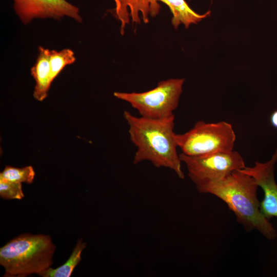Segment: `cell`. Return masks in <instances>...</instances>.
Returning a JSON list of instances; mask_svg holds the SVG:
<instances>
[{
	"instance_id": "13",
	"label": "cell",
	"mask_w": 277,
	"mask_h": 277,
	"mask_svg": "<svg viewBox=\"0 0 277 277\" xmlns=\"http://www.w3.org/2000/svg\"><path fill=\"white\" fill-rule=\"evenodd\" d=\"M35 175L33 167L31 166L23 168L6 166L0 173V178L15 183L31 184Z\"/></svg>"
},
{
	"instance_id": "3",
	"label": "cell",
	"mask_w": 277,
	"mask_h": 277,
	"mask_svg": "<svg viewBox=\"0 0 277 277\" xmlns=\"http://www.w3.org/2000/svg\"><path fill=\"white\" fill-rule=\"evenodd\" d=\"M55 249L49 235L24 233L0 249L4 276L25 277L36 273L42 276L52 265Z\"/></svg>"
},
{
	"instance_id": "11",
	"label": "cell",
	"mask_w": 277,
	"mask_h": 277,
	"mask_svg": "<svg viewBox=\"0 0 277 277\" xmlns=\"http://www.w3.org/2000/svg\"><path fill=\"white\" fill-rule=\"evenodd\" d=\"M86 243L82 239L78 240L75 247L69 259L62 265L53 269L49 268L43 274V277H69L75 267L81 260V253L85 248Z\"/></svg>"
},
{
	"instance_id": "12",
	"label": "cell",
	"mask_w": 277,
	"mask_h": 277,
	"mask_svg": "<svg viewBox=\"0 0 277 277\" xmlns=\"http://www.w3.org/2000/svg\"><path fill=\"white\" fill-rule=\"evenodd\" d=\"M50 66V79L52 83L58 74L67 65L73 64L76 60L73 51L70 49L61 51L48 50Z\"/></svg>"
},
{
	"instance_id": "14",
	"label": "cell",
	"mask_w": 277,
	"mask_h": 277,
	"mask_svg": "<svg viewBox=\"0 0 277 277\" xmlns=\"http://www.w3.org/2000/svg\"><path fill=\"white\" fill-rule=\"evenodd\" d=\"M0 195L5 199H22L24 197L22 183L0 178Z\"/></svg>"
},
{
	"instance_id": "4",
	"label": "cell",
	"mask_w": 277,
	"mask_h": 277,
	"mask_svg": "<svg viewBox=\"0 0 277 277\" xmlns=\"http://www.w3.org/2000/svg\"><path fill=\"white\" fill-rule=\"evenodd\" d=\"M115 7L113 15L120 22V33L123 35L127 25L147 24L150 17L157 16L160 11V2L166 4L172 14L171 23L175 29L183 24L188 28L209 16L210 11L200 14L194 11L185 0H113Z\"/></svg>"
},
{
	"instance_id": "6",
	"label": "cell",
	"mask_w": 277,
	"mask_h": 277,
	"mask_svg": "<svg viewBox=\"0 0 277 277\" xmlns=\"http://www.w3.org/2000/svg\"><path fill=\"white\" fill-rule=\"evenodd\" d=\"M184 82V78H171L159 82L156 87L145 92H115L113 95L130 104L141 116L164 118L174 115Z\"/></svg>"
},
{
	"instance_id": "1",
	"label": "cell",
	"mask_w": 277,
	"mask_h": 277,
	"mask_svg": "<svg viewBox=\"0 0 277 277\" xmlns=\"http://www.w3.org/2000/svg\"><path fill=\"white\" fill-rule=\"evenodd\" d=\"M123 115L129 126L130 139L136 147L133 164L149 161L156 168L172 170L180 179H184L173 130L174 115L154 119L137 117L127 110Z\"/></svg>"
},
{
	"instance_id": "8",
	"label": "cell",
	"mask_w": 277,
	"mask_h": 277,
	"mask_svg": "<svg viewBox=\"0 0 277 277\" xmlns=\"http://www.w3.org/2000/svg\"><path fill=\"white\" fill-rule=\"evenodd\" d=\"M13 8L21 22L27 24L35 18L60 19L68 17L81 23L80 9L66 0H12Z\"/></svg>"
},
{
	"instance_id": "2",
	"label": "cell",
	"mask_w": 277,
	"mask_h": 277,
	"mask_svg": "<svg viewBox=\"0 0 277 277\" xmlns=\"http://www.w3.org/2000/svg\"><path fill=\"white\" fill-rule=\"evenodd\" d=\"M196 187L200 193L211 194L224 201L246 230H255L269 240L276 237V230L261 211L259 186L250 175L235 170L221 180Z\"/></svg>"
},
{
	"instance_id": "5",
	"label": "cell",
	"mask_w": 277,
	"mask_h": 277,
	"mask_svg": "<svg viewBox=\"0 0 277 277\" xmlns=\"http://www.w3.org/2000/svg\"><path fill=\"white\" fill-rule=\"evenodd\" d=\"M182 153L192 156L233 150L236 135L232 125L220 121H197L188 131L175 134Z\"/></svg>"
},
{
	"instance_id": "10",
	"label": "cell",
	"mask_w": 277,
	"mask_h": 277,
	"mask_svg": "<svg viewBox=\"0 0 277 277\" xmlns=\"http://www.w3.org/2000/svg\"><path fill=\"white\" fill-rule=\"evenodd\" d=\"M48 50L39 47L36 61L31 68V74L35 82L33 96L38 101H43L47 97L52 83Z\"/></svg>"
},
{
	"instance_id": "9",
	"label": "cell",
	"mask_w": 277,
	"mask_h": 277,
	"mask_svg": "<svg viewBox=\"0 0 277 277\" xmlns=\"http://www.w3.org/2000/svg\"><path fill=\"white\" fill-rule=\"evenodd\" d=\"M277 161V149L271 158L265 163L256 162L252 167L240 170L251 176L264 192V199L260 202L262 213L269 220L277 217V184L274 179V166Z\"/></svg>"
},
{
	"instance_id": "7",
	"label": "cell",
	"mask_w": 277,
	"mask_h": 277,
	"mask_svg": "<svg viewBox=\"0 0 277 277\" xmlns=\"http://www.w3.org/2000/svg\"><path fill=\"white\" fill-rule=\"evenodd\" d=\"M179 155L196 187L221 180L232 171L246 167L242 155L234 150L196 156L183 153Z\"/></svg>"
},
{
	"instance_id": "15",
	"label": "cell",
	"mask_w": 277,
	"mask_h": 277,
	"mask_svg": "<svg viewBox=\"0 0 277 277\" xmlns=\"http://www.w3.org/2000/svg\"><path fill=\"white\" fill-rule=\"evenodd\" d=\"M270 122L272 127L277 129V110L271 113L270 117Z\"/></svg>"
}]
</instances>
